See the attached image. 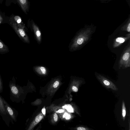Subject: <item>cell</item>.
Here are the masks:
<instances>
[{"mask_svg":"<svg viewBox=\"0 0 130 130\" xmlns=\"http://www.w3.org/2000/svg\"><path fill=\"white\" fill-rule=\"evenodd\" d=\"M130 34L129 33L126 35L125 37H120L116 38L114 40L113 44V48L117 47L120 46L125 42L129 40Z\"/></svg>","mask_w":130,"mask_h":130,"instance_id":"obj_8","label":"cell"},{"mask_svg":"<svg viewBox=\"0 0 130 130\" xmlns=\"http://www.w3.org/2000/svg\"><path fill=\"white\" fill-rule=\"evenodd\" d=\"M65 118L67 120H69L71 118V116L69 114H68L65 117Z\"/></svg>","mask_w":130,"mask_h":130,"instance_id":"obj_24","label":"cell"},{"mask_svg":"<svg viewBox=\"0 0 130 130\" xmlns=\"http://www.w3.org/2000/svg\"><path fill=\"white\" fill-rule=\"evenodd\" d=\"M23 11L26 13L28 9L27 0H17Z\"/></svg>","mask_w":130,"mask_h":130,"instance_id":"obj_10","label":"cell"},{"mask_svg":"<svg viewBox=\"0 0 130 130\" xmlns=\"http://www.w3.org/2000/svg\"><path fill=\"white\" fill-rule=\"evenodd\" d=\"M127 4L130 7V0H126Z\"/></svg>","mask_w":130,"mask_h":130,"instance_id":"obj_26","label":"cell"},{"mask_svg":"<svg viewBox=\"0 0 130 130\" xmlns=\"http://www.w3.org/2000/svg\"><path fill=\"white\" fill-rule=\"evenodd\" d=\"M77 130H86L88 129L85 127H79L77 128Z\"/></svg>","mask_w":130,"mask_h":130,"instance_id":"obj_21","label":"cell"},{"mask_svg":"<svg viewBox=\"0 0 130 130\" xmlns=\"http://www.w3.org/2000/svg\"><path fill=\"white\" fill-rule=\"evenodd\" d=\"M62 108L64 109H66L70 112H73V110L71 105L70 104H66L62 106Z\"/></svg>","mask_w":130,"mask_h":130,"instance_id":"obj_14","label":"cell"},{"mask_svg":"<svg viewBox=\"0 0 130 130\" xmlns=\"http://www.w3.org/2000/svg\"><path fill=\"white\" fill-rule=\"evenodd\" d=\"M112 0H110V1H112Z\"/></svg>","mask_w":130,"mask_h":130,"instance_id":"obj_30","label":"cell"},{"mask_svg":"<svg viewBox=\"0 0 130 130\" xmlns=\"http://www.w3.org/2000/svg\"><path fill=\"white\" fill-rule=\"evenodd\" d=\"M1 118H0V120H1Z\"/></svg>","mask_w":130,"mask_h":130,"instance_id":"obj_31","label":"cell"},{"mask_svg":"<svg viewBox=\"0 0 130 130\" xmlns=\"http://www.w3.org/2000/svg\"><path fill=\"white\" fill-rule=\"evenodd\" d=\"M14 19L16 22V24L19 26L25 27L24 25L22 22L21 19L20 17L18 16H15L14 17Z\"/></svg>","mask_w":130,"mask_h":130,"instance_id":"obj_12","label":"cell"},{"mask_svg":"<svg viewBox=\"0 0 130 130\" xmlns=\"http://www.w3.org/2000/svg\"><path fill=\"white\" fill-rule=\"evenodd\" d=\"M96 78L105 87L110 88L115 91L118 90L116 86L111 81L100 74L96 75Z\"/></svg>","mask_w":130,"mask_h":130,"instance_id":"obj_6","label":"cell"},{"mask_svg":"<svg viewBox=\"0 0 130 130\" xmlns=\"http://www.w3.org/2000/svg\"><path fill=\"white\" fill-rule=\"evenodd\" d=\"M120 29L122 31L130 32V14L126 19L123 24L121 27Z\"/></svg>","mask_w":130,"mask_h":130,"instance_id":"obj_9","label":"cell"},{"mask_svg":"<svg viewBox=\"0 0 130 130\" xmlns=\"http://www.w3.org/2000/svg\"><path fill=\"white\" fill-rule=\"evenodd\" d=\"M95 27L93 25H87L80 29L72 40L69 46V51L72 52L79 50L90 39Z\"/></svg>","mask_w":130,"mask_h":130,"instance_id":"obj_1","label":"cell"},{"mask_svg":"<svg viewBox=\"0 0 130 130\" xmlns=\"http://www.w3.org/2000/svg\"><path fill=\"white\" fill-rule=\"evenodd\" d=\"M68 113L67 112H65L64 114V115L63 116V118H64L67 115Z\"/></svg>","mask_w":130,"mask_h":130,"instance_id":"obj_27","label":"cell"},{"mask_svg":"<svg viewBox=\"0 0 130 130\" xmlns=\"http://www.w3.org/2000/svg\"><path fill=\"white\" fill-rule=\"evenodd\" d=\"M0 115L3 121L8 127L11 122L12 124H14L13 120L7 113L5 108L2 97L0 95Z\"/></svg>","mask_w":130,"mask_h":130,"instance_id":"obj_3","label":"cell"},{"mask_svg":"<svg viewBox=\"0 0 130 130\" xmlns=\"http://www.w3.org/2000/svg\"><path fill=\"white\" fill-rule=\"evenodd\" d=\"M122 116L124 120H125L126 115V109L124 101H123L122 103Z\"/></svg>","mask_w":130,"mask_h":130,"instance_id":"obj_16","label":"cell"},{"mask_svg":"<svg viewBox=\"0 0 130 130\" xmlns=\"http://www.w3.org/2000/svg\"><path fill=\"white\" fill-rule=\"evenodd\" d=\"M33 68L38 73L41 74L45 75L47 72L46 69L42 66H36L33 67Z\"/></svg>","mask_w":130,"mask_h":130,"instance_id":"obj_11","label":"cell"},{"mask_svg":"<svg viewBox=\"0 0 130 130\" xmlns=\"http://www.w3.org/2000/svg\"><path fill=\"white\" fill-rule=\"evenodd\" d=\"M54 120L55 122L57 121L58 120V117L57 114L56 113H55L54 115Z\"/></svg>","mask_w":130,"mask_h":130,"instance_id":"obj_20","label":"cell"},{"mask_svg":"<svg viewBox=\"0 0 130 130\" xmlns=\"http://www.w3.org/2000/svg\"><path fill=\"white\" fill-rule=\"evenodd\" d=\"M2 22L0 21V24Z\"/></svg>","mask_w":130,"mask_h":130,"instance_id":"obj_29","label":"cell"},{"mask_svg":"<svg viewBox=\"0 0 130 130\" xmlns=\"http://www.w3.org/2000/svg\"><path fill=\"white\" fill-rule=\"evenodd\" d=\"M72 90L74 92H77L78 91V89L77 87L75 86H73L72 87Z\"/></svg>","mask_w":130,"mask_h":130,"instance_id":"obj_19","label":"cell"},{"mask_svg":"<svg viewBox=\"0 0 130 130\" xmlns=\"http://www.w3.org/2000/svg\"><path fill=\"white\" fill-rule=\"evenodd\" d=\"M45 107H44L42 110V112L43 115L45 116Z\"/></svg>","mask_w":130,"mask_h":130,"instance_id":"obj_22","label":"cell"},{"mask_svg":"<svg viewBox=\"0 0 130 130\" xmlns=\"http://www.w3.org/2000/svg\"><path fill=\"white\" fill-rule=\"evenodd\" d=\"M119 69L126 68L130 67V41L123 50L118 63Z\"/></svg>","mask_w":130,"mask_h":130,"instance_id":"obj_2","label":"cell"},{"mask_svg":"<svg viewBox=\"0 0 130 130\" xmlns=\"http://www.w3.org/2000/svg\"><path fill=\"white\" fill-rule=\"evenodd\" d=\"M2 99L7 113L13 121L16 122L18 115V111L14 108L12 107L3 97Z\"/></svg>","mask_w":130,"mask_h":130,"instance_id":"obj_5","label":"cell"},{"mask_svg":"<svg viewBox=\"0 0 130 130\" xmlns=\"http://www.w3.org/2000/svg\"><path fill=\"white\" fill-rule=\"evenodd\" d=\"M30 28L33 32L35 39L39 44L41 43L42 41V34L40 29L33 20L31 22Z\"/></svg>","mask_w":130,"mask_h":130,"instance_id":"obj_7","label":"cell"},{"mask_svg":"<svg viewBox=\"0 0 130 130\" xmlns=\"http://www.w3.org/2000/svg\"><path fill=\"white\" fill-rule=\"evenodd\" d=\"M64 110L63 109H60L58 111V112L59 113L63 112H64Z\"/></svg>","mask_w":130,"mask_h":130,"instance_id":"obj_25","label":"cell"},{"mask_svg":"<svg viewBox=\"0 0 130 130\" xmlns=\"http://www.w3.org/2000/svg\"><path fill=\"white\" fill-rule=\"evenodd\" d=\"M99 1L102 3H108L110 1V0H97Z\"/></svg>","mask_w":130,"mask_h":130,"instance_id":"obj_23","label":"cell"},{"mask_svg":"<svg viewBox=\"0 0 130 130\" xmlns=\"http://www.w3.org/2000/svg\"><path fill=\"white\" fill-rule=\"evenodd\" d=\"M3 20V18L0 15V21L2 22Z\"/></svg>","mask_w":130,"mask_h":130,"instance_id":"obj_28","label":"cell"},{"mask_svg":"<svg viewBox=\"0 0 130 130\" xmlns=\"http://www.w3.org/2000/svg\"><path fill=\"white\" fill-rule=\"evenodd\" d=\"M59 82L58 81H55L54 83L53 84V87L54 88H56L59 85Z\"/></svg>","mask_w":130,"mask_h":130,"instance_id":"obj_18","label":"cell"},{"mask_svg":"<svg viewBox=\"0 0 130 130\" xmlns=\"http://www.w3.org/2000/svg\"><path fill=\"white\" fill-rule=\"evenodd\" d=\"M8 51V49L7 46L0 39V52L5 53Z\"/></svg>","mask_w":130,"mask_h":130,"instance_id":"obj_13","label":"cell"},{"mask_svg":"<svg viewBox=\"0 0 130 130\" xmlns=\"http://www.w3.org/2000/svg\"><path fill=\"white\" fill-rule=\"evenodd\" d=\"M43 116L41 114H40L37 116L36 117L34 122V125H35L40 122L43 118Z\"/></svg>","mask_w":130,"mask_h":130,"instance_id":"obj_15","label":"cell"},{"mask_svg":"<svg viewBox=\"0 0 130 130\" xmlns=\"http://www.w3.org/2000/svg\"><path fill=\"white\" fill-rule=\"evenodd\" d=\"M12 25L17 34L23 41L27 43H30L29 39L25 29V27L19 26L16 23H12Z\"/></svg>","mask_w":130,"mask_h":130,"instance_id":"obj_4","label":"cell"},{"mask_svg":"<svg viewBox=\"0 0 130 130\" xmlns=\"http://www.w3.org/2000/svg\"><path fill=\"white\" fill-rule=\"evenodd\" d=\"M3 83L0 75V93L3 92Z\"/></svg>","mask_w":130,"mask_h":130,"instance_id":"obj_17","label":"cell"}]
</instances>
